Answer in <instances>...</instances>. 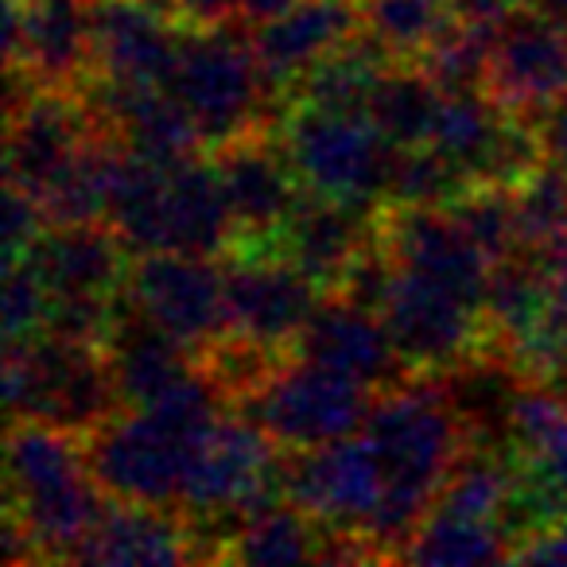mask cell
Segmentation results:
<instances>
[{"label": "cell", "mask_w": 567, "mask_h": 567, "mask_svg": "<svg viewBox=\"0 0 567 567\" xmlns=\"http://www.w3.org/2000/svg\"><path fill=\"white\" fill-rule=\"evenodd\" d=\"M517 249L533 257H556L567 249V172L540 164L525 183L513 187Z\"/></svg>", "instance_id": "cell-28"}, {"label": "cell", "mask_w": 567, "mask_h": 567, "mask_svg": "<svg viewBox=\"0 0 567 567\" xmlns=\"http://www.w3.org/2000/svg\"><path fill=\"white\" fill-rule=\"evenodd\" d=\"M214 167L234 210L237 237L229 249H276L284 221L303 198V183L284 152L276 125H260L214 148Z\"/></svg>", "instance_id": "cell-12"}, {"label": "cell", "mask_w": 567, "mask_h": 567, "mask_svg": "<svg viewBox=\"0 0 567 567\" xmlns=\"http://www.w3.org/2000/svg\"><path fill=\"white\" fill-rule=\"evenodd\" d=\"M533 125H536V136H540L544 164H556L567 172V97L551 105V110H544Z\"/></svg>", "instance_id": "cell-35"}, {"label": "cell", "mask_w": 567, "mask_h": 567, "mask_svg": "<svg viewBox=\"0 0 567 567\" xmlns=\"http://www.w3.org/2000/svg\"><path fill=\"white\" fill-rule=\"evenodd\" d=\"M517 559H528V564H567V517L556 520L551 528H544L540 536H533L517 551Z\"/></svg>", "instance_id": "cell-37"}, {"label": "cell", "mask_w": 567, "mask_h": 567, "mask_svg": "<svg viewBox=\"0 0 567 567\" xmlns=\"http://www.w3.org/2000/svg\"><path fill=\"white\" fill-rule=\"evenodd\" d=\"M358 32H362V0H296L288 12L257 24L252 51L268 90L284 102L311 66L347 48Z\"/></svg>", "instance_id": "cell-18"}, {"label": "cell", "mask_w": 567, "mask_h": 567, "mask_svg": "<svg viewBox=\"0 0 567 567\" xmlns=\"http://www.w3.org/2000/svg\"><path fill=\"white\" fill-rule=\"evenodd\" d=\"M105 358H110L121 404H128V409L159 401L198 370L195 350L183 347L175 334L156 327L148 316H141L125 296H121V316L113 323L110 342H105Z\"/></svg>", "instance_id": "cell-22"}, {"label": "cell", "mask_w": 567, "mask_h": 567, "mask_svg": "<svg viewBox=\"0 0 567 567\" xmlns=\"http://www.w3.org/2000/svg\"><path fill=\"white\" fill-rule=\"evenodd\" d=\"M393 63L378 43L365 32H358L347 48H339L334 55H327L323 63H316L284 97L288 105H311V110H342V113H365L373 86H378L381 71Z\"/></svg>", "instance_id": "cell-24"}, {"label": "cell", "mask_w": 567, "mask_h": 567, "mask_svg": "<svg viewBox=\"0 0 567 567\" xmlns=\"http://www.w3.org/2000/svg\"><path fill=\"white\" fill-rule=\"evenodd\" d=\"M125 252L128 245L110 221H86V226H48L24 257L40 268L51 296L117 300L133 268Z\"/></svg>", "instance_id": "cell-21"}, {"label": "cell", "mask_w": 567, "mask_h": 567, "mask_svg": "<svg viewBox=\"0 0 567 567\" xmlns=\"http://www.w3.org/2000/svg\"><path fill=\"white\" fill-rule=\"evenodd\" d=\"M362 435L385 471V497L370 525V540L381 559H401L435 509V497L471 443V432L440 373H412L373 396Z\"/></svg>", "instance_id": "cell-1"}, {"label": "cell", "mask_w": 567, "mask_h": 567, "mask_svg": "<svg viewBox=\"0 0 567 567\" xmlns=\"http://www.w3.org/2000/svg\"><path fill=\"white\" fill-rule=\"evenodd\" d=\"M443 90L416 63H389L373 86L365 113L396 148H416L432 141Z\"/></svg>", "instance_id": "cell-26"}, {"label": "cell", "mask_w": 567, "mask_h": 567, "mask_svg": "<svg viewBox=\"0 0 567 567\" xmlns=\"http://www.w3.org/2000/svg\"><path fill=\"white\" fill-rule=\"evenodd\" d=\"M4 401L12 420H43L90 435L117 416V381L105 347L35 334L4 342Z\"/></svg>", "instance_id": "cell-5"}, {"label": "cell", "mask_w": 567, "mask_h": 567, "mask_svg": "<svg viewBox=\"0 0 567 567\" xmlns=\"http://www.w3.org/2000/svg\"><path fill=\"white\" fill-rule=\"evenodd\" d=\"M451 214L458 218V226L478 241V249L489 260H505L517 252V214H513V187L502 183H474Z\"/></svg>", "instance_id": "cell-32"}, {"label": "cell", "mask_w": 567, "mask_h": 567, "mask_svg": "<svg viewBox=\"0 0 567 567\" xmlns=\"http://www.w3.org/2000/svg\"><path fill=\"white\" fill-rule=\"evenodd\" d=\"M296 358H308L327 370H339L347 378L362 381L370 389H389L396 381L412 378L396 354L389 327L378 311L331 292L311 311L308 327L300 331L292 347Z\"/></svg>", "instance_id": "cell-17"}, {"label": "cell", "mask_w": 567, "mask_h": 567, "mask_svg": "<svg viewBox=\"0 0 567 567\" xmlns=\"http://www.w3.org/2000/svg\"><path fill=\"white\" fill-rule=\"evenodd\" d=\"M51 311V288L28 257L4 260V342L43 334Z\"/></svg>", "instance_id": "cell-33"}, {"label": "cell", "mask_w": 567, "mask_h": 567, "mask_svg": "<svg viewBox=\"0 0 567 567\" xmlns=\"http://www.w3.org/2000/svg\"><path fill=\"white\" fill-rule=\"evenodd\" d=\"M513 4H533V0H513Z\"/></svg>", "instance_id": "cell-40"}, {"label": "cell", "mask_w": 567, "mask_h": 567, "mask_svg": "<svg viewBox=\"0 0 567 567\" xmlns=\"http://www.w3.org/2000/svg\"><path fill=\"white\" fill-rule=\"evenodd\" d=\"M125 300L195 354L210 350L214 342L229 334L226 280L210 257L144 252L128 268Z\"/></svg>", "instance_id": "cell-10"}, {"label": "cell", "mask_w": 567, "mask_h": 567, "mask_svg": "<svg viewBox=\"0 0 567 567\" xmlns=\"http://www.w3.org/2000/svg\"><path fill=\"white\" fill-rule=\"evenodd\" d=\"M276 133L308 190L373 210L385 198L396 144L370 121V113L288 105Z\"/></svg>", "instance_id": "cell-6"}, {"label": "cell", "mask_w": 567, "mask_h": 567, "mask_svg": "<svg viewBox=\"0 0 567 567\" xmlns=\"http://www.w3.org/2000/svg\"><path fill=\"white\" fill-rule=\"evenodd\" d=\"M486 90L520 117L536 121L567 97V32L536 9H513L494 28Z\"/></svg>", "instance_id": "cell-15"}, {"label": "cell", "mask_w": 567, "mask_h": 567, "mask_svg": "<svg viewBox=\"0 0 567 567\" xmlns=\"http://www.w3.org/2000/svg\"><path fill=\"white\" fill-rule=\"evenodd\" d=\"M172 12L187 28H214L234 20V0H172Z\"/></svg>", "instance_id": "cell-36"}, {"label": "cell", "mask_w": 567, "mask_h": 567, "mask_svg": "<svg viewBox=\"0 0 567 567\" xmlns=\"http://www.w3.org/2000/svg\"><path fill=\"white\" fill-rule=\"evenodd\" d=\"M237 237L234 210L218 167L187 156L167 167L164 190V252H195L221 257Z\"/></svg>", "instance_id": "cell-23"}, {"label": "cell", "mask_w": 567, "mask_h": 567, "mask_svg": "<svg viewBox=\"0 0 567 567\" xmlns=\"http://www.w3.org/2000/svg\"><path fill=\"white\" fill-rule=\"evenodd\" d=\"M381 319L409 373H447L486 347L478 303L404 265L393 268Z\"/></svg>", "instance_id": "cell-8"}, {"label": "cell", "mask_w": 567, "mask_h": 567, "mask_svg": "<svg viewBox=\"0 0 567 567\" xmlns=\"http://www.w3.org/2000/svg\"><path fill=\"white\" fill-rule=\"evenodd\" d=\"M43 229H48V218H43L40 203L20 187L4 190V260L24 257L40 241Z\"/></svg>", "instance_id": "cell-34"}, {"label": "cell", "mask_w": 567, "mask_h": 567, "mask_svg": "<svg viewBox=\"0 0 567 567\" xmlns=\"http://www.w3.org/2000/svg\"><path fill=\"white\" fill-rule=\"evenodd\" d=\"M183 24L175 12L148 0L94 4V79L117 86H167L179 59Z\"/></svg>", "instance_id": "cell-16"}, {"label": "cell", "mask_w": 567, "mask_h": 567, "mask_svg": "<svg viewBox=\"0 0 567 567\" xmlns=\"http://www.w3.org/2000/svg\"><path fill=\"white\" fill-rule=\"evenodd\" d=\"M370 409V385L308 358H288L265 385L237 401V412L265 427L284 451L347 440L362 432Z\"/></svg>", "instance_id": "cell-7"}, {"label": "cell", "mask_w": 567, "mask_h": 567, "mask_svg": "<svg viewBox=\"0 0 567 567\" xmlns=\"http://www.w3.org/2000/svg\"><path fill=\"white\" fill-rule=\"evenodd\" d=\"M373 229H378V214L365 206L303 190L292 218L284 221L280 237H276V249L300 272H308L319 284V292H339L342 276L365 249Z\"/></svg>", "instance_id": "cell-19"}, {"label": "cell", "mask_w": 567, "mask_h": 567, "mask_svg": "<svg viewBox=\"0 0 567 567\" xmlns=\"http://www.w3.org/2000/svg\"><path fill=\"white\" fill-rule=\"evenodd\" d=\"M474 187V179L458 164H451L435 144L396 148L393 175H389L385 203L389 206H451Z\"/></svg>", "instance_id": "cell-30"}, {"label": "cell", "mask_w": 567, "mask_h": 567, "mask_svg": "<svg viewBox=\"0 0 567 567\" xmlns=\"http://www.w3.org/2000/svg\"><path fill=\"white\" fill-rule=\"evenodd\" d=\"M489 55H494V28H474L451 20L435 43L416 59V66L443 90H486Z\"/></svg>", "instance_id": "cell-31"}, {"label": "cell", "mask_w": 567, "mask_h": 567, "mask_svg": "<svg viewBox=\"0 0 567 567\" xmlns=\"http://www.w3.org/2000/svg\"><path fill=\"white\" fill-rule=\"evenodd\" d=\"M284 497L331 528L370 536V525L385 497V471L365 435L296 447L280 463Z\"/></svg>", "instance_id": "cell-9"}, {"label": "cell", "mask_w": 567, "mask_h": 567, "mask_svg": "<svg viewBox=\"0 0 567 567\" xmlns=\"http://www.w3.org/2000/svg\"><path fill=\"white\" fill-rule=\"evenodd\" d=\"M292 4L296 0H234V12H237V20H245V24L257 28V24H265V20L288 12Z\"/></svg>", "instance_id": "cell-38"}, {"label": "cell", "mask_w": 567, "mask_h": 567, "mask_svg": "<svg viewBox=\"0 0 567 567\" xmlns=\"http://www.w3.org/2000/svg\"><path fill=\"white\" fill-rule=\"evenodd\" d=\"M97 0H9L4 59L40 90L79 94L94 74Z\"/></svg>", "instance_id": "cell-13"}, {"label": "cell", "mask_w": 567, "mask_h": 567, "mask_svg": "<svg viewBox=\"0 0 567 567\" xmlns=\"http://www.w3.org/2000/svg\"><path fill=\"white\" fill-rule=\"evenodd\" d=\"M245 20L183 32L179 59L172 71V94L187 105L206 148H221L241 133L276 125L284 117L280 97L268 90L257 51L245 40Z\"/></svg>", "instance_id": "cell-4"}, {"label": "cell", "mask_w": 567, "mask_h": 567, "mask_svg": "<svg viewBox=\"0 0 567 567\" xmlns=\"http://www.w3.org/2000/svg\"><path fill=\"white\" fill-rule=\"evenodd\" d=\"M533 9L544 12L551 24H559L567 32V0H533Z\"/></svg>", "instance_id": "cell-39"}, {"label": "cell", "mask_w": 567, "mask_h": 567, "mask_svg": "<svg viewBox=\"0 0 567 567\" xmlns=\"http://www.w3.org/2000/svg\"><path fill=\"white\" fill-rule=\"evenodd\" d=\"M102 482L86 458V435L43 420L9 427V517L24 528L35 564L74 559L102 517Z\"/></svg>", "instance_id": "cell-3"}, {"label": "cell", "mask_w": 567, "mask_h": 567, "mask_svg": "<svg viewBox=\"0 0 567 567\" xmlns=\"http://www.w3.org/2000/svg\"><path fill=\"white\" fill-rule=\"evenodd\" d=\"M401 559L409 564H497V559H517V540L505 533L502 520H474L432 509L409 548L401 551Z\"/></svg>", "instance_id": "cell-27"}, {"label": "cell", "mask_w": 567, "mask_h": 567, "mask_svg": "<svg viewBox=\"0 0 567 567\" xmlns=\"http://www.w3.org/2000/svg\"><path fill=\"white\" fill-rule=\"evenodd\" d=\"M195 559V533L187 517L175 505L125 502L117 497L105 505L97 525L82 540L74 564H102V567H167Z\"/></svg>", "instance_id": "cell-20"}, {"label": "cell", "mask_w": 567, "mask_h": 567, "mask_svg": "<svg viewBox=\"0 0 567 567\" xmlns=\"http://www.w3.org/2000/svg\"><path fill=\"white\" fill-rule=\"evenodd\" d=\"M221 280H226L229 331L284 354L296 347L311 311L319 308V284L300 272L280 249L237 245L226 252Z\"/></svg>", "instance_id": "cell-11"}, {"label": "cell", "mask_w": 567, "mask_h": 567, "mask_svg": "<svg viewBox=\"0 0 567 567\" xmlns=\"http://www.w3.org/2000/svg\"><path fill=\"white\" fill-rule=\"evenodd\" d=\"M105 136L82 94L71 90H35L9 110V187L40 198L90 144Z\"/></svg>", "instance_id": "cell-14"}, {"label": "cell", "mask_w": 567, "mask_h": 567, "mask_svg": "<svg viewBox=\"0 0 567 567\" xmlns=\"http://www.w3.org/2000/svg\"><path fill=\"white\" fill-rule=\"evenodd\" d=\"M451 20L443 0H362V32L393 63H416Z\"/></svg>", "instance_id": "cell-29"}, {"label": "cell", "mask_w": 567, "mask_h": 567, "mask_svg": "<svg viewBox=\"0 0 567 567\" xmlns=\"http://www.w3.org/2000/svg\"><path fill=\"white\" fill-rule=\"evenodd\" d=\"M221 389L198 365L159 401L128 409L86 435V458L110 497L175 505L179 509L190 466L218 424Z\"/></svg>", "instance_id": "cell-2"}, {"label": "cell", "mask_w": 567, "mask_h": 567, "mask_svg": "<svg viewBox=\"0 0 567 567\" xmlns=\"http://www.w3.org/2000/svg\"><path fill=\"white\" fill-rule=\"evenodd\" d=\"M327 540V525L292 505L288 497L268 509L252 513L226 540L218 559L226 564H308L319 559Z\"/></svg>", "instance_id": "cell-25"}]
</instances>
